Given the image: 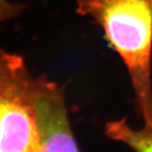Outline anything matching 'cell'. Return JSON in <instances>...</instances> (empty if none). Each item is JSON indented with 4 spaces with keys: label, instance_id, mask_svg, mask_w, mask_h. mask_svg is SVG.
<instances>
[{
    "label": "cell",
    "instance_id": "obj_3",
    "mask_svg": "<svg viewBox=\"0 0 152 152\" xmlns=\"http://www.w3.org/2000/svg\"><path fill=\"white\" fill-rule=\"evenodd\" d=\"M35 111L39 129V152H81L71 126L64 92L46 77H37Z\"/></svg>",
    "mask_w": 152,
    "mask_h": 152
},
{
    "label": "cell",
    "instance_id": "obj_1",
    "mask_svg": "<svg viewBox=\"0 0 152 152\" xmlns=\"http://www.w3.org/2000/svg\"><path fill=\"white\" fill-rule=\"evenodd\" d=\"M76 12L104 30L126 66L137 112L152 127V0H76Z\"/></svg>",
    "mask_w": 152,
    "mask_h": 152
},
{
    "label": "cell",
    "instance_id": "obj_5",
    "mask_svg": "<svg viewBox=\"0 0 152 152\" xmlns=\"http://www.w3.org/2000/svg\"><path fill=\"white\" fill-rule=\"evenodd\" d=\"M25 7L10 0H0V25L19 16Z\"/></svg>",
    "mask_w": 152,
    "mask_h": 152
},
{
    "label": "cell",
    "instance_id": "obj_4",
    "mask_svg": "<svg viewBox=\"0 0 152 152\" xmlns=\"http://www.w3.org/2000/svg\"><path fill=\"white\" fill-rule=\"evenodd\" d=\"M104 133L134 152H152V127L144 125L141 128H134L126 118H121L106 122Z\"/></svg>",
    "mask_w": 152,
    "mask_h": 152
},
{
    "label": "cell",
    "instance_id": "obj_2",
    "mask_svg": "<svg viewBox=\"0 0 152 152\" xmlns=\"http://www.w3.org/2000/svg\"><path fill=\"white\" fill-rule=\"evenodd\" d=\"M36 81L22 56L0 49V152H39Z\"/></svg>",
    "mask_w": 152,
    "mask_h": 152
}]
</instances>
